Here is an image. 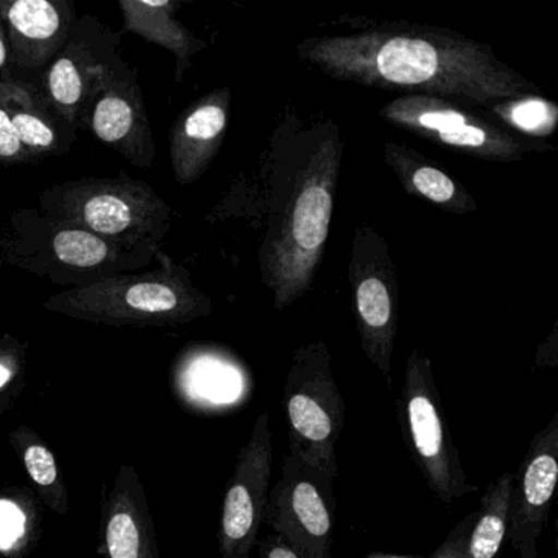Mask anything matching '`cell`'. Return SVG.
I'll use <instances>...</instances> for the list:
<instances>
[{
    "label": "cell",
    "mask_w": 558,
    "mask_h": 558,
    "mask_svg": "<svg viewBox=\"0 0 558 558\" xmlns=\"http://www.w3.org/2000/svg\"><path fill=\"white\" fill-rule=\"evenodd\" d=\"M296 57L332 80L403 96L457 97L483 109L538 93L486 45L423 25H384L362 34L306 38L296 47Z\"/></svg>",
    "instance_id": "1"
},
{
    "label": "cell",
    "mask_w": 558,
    "mask_h": 558,
    "mask_svg": "<svg viewBox=\"0 0 558 558\" xmlns=\"http://www.w3.org/2000/svg\"><path fill=\"white\" fill-rule=\"evenodd\" d=\"M162 251L130 246L48 217L40 208H15L0 230V266L24 270L76 289L165 260Z\"/></svg>",
    "instance_id": "2"
},
{
    "label": "cell",
    "mask_w": 558,
    "mask_h": 558,
    "mask_svg": "<svg viewBox=\"0 0 558 558\" xmlns=\"http://www.w3.org/2000/svg\"><path fill=\"white\" fill-rule=\"evenodd\" d=\"M44 308L106 325L165 326L207 316L214 303L184 266L165 259L148 272H126L48 296Z\"/></svg>",
    "instance_id": "3"
},
{
    "label": "cell",
    "mask_w": 558,
    "mask_h": 558,
    "mask_svg": "<svg viewBox=\"0 0 558 558\" xmlns=\"http://www.w3.org/2000/svg\"><path fill=\"white\" fill-rule=\"evenodd\" d=\"M339 166L341 143L336 133L310 159L270 243L264 274L279 310L305 295L315 279L331 225Z\"/></svg>",
    "instance_id": "4"
},
{
    "label": "cell",
    "mask_w": 558,
    "mask_h": 558,
    "mask_svg": "<svg viewBox=\"0 0 558 558\" xmlns=\"http://www.w3.org/2000/svg\"><path fill=\"white\" fill-rule=\"evenodd\" d=\"M48 217L76 225L130 246L161 251L172 227V208L148 182L120 172L116 178L58 182L38 194Z\"/></svg>",
    "instance_id": "5"
},
{
    "label": "cell",
    "mask_w": 558,
    "mask_h": 558,
    "mask_svg": "<svg viewBox=\"0 0 558 558\" xmlns=\"http://www.w3.org/2000/svg\"><path fill=\"white\" fill-rule=\"evenodd\" d=\"M283 408L289 421L290 456L315 470L326 485L338 478V447L345 420V403L331 371L325 342L303 345L293 355L283 385Z\"/></svg>",
    "instance_id": "6"
},
{
    "label": "cell",
    "mask_w": 558,
    "mask_h": 558,
    "mask_svg": "<svg viewBox=\"0 0 558 558\" xmlns=\"http://www.w3.org/2000/svg\"><path fill=\"white\" fill-rule=\"evenodd\" d=\"M397 407L401 436L436 498L449 506L478 492V486L469 482L459 449L447 429L433 365L417 349L408 357Z\"/></svg>",
    "instance_id": "7"
},
{
    "label": "cell",
    "mask_w": 558,
    "mask_h": 558,
    "mask_svg": "<svg viewBox=\"0 0 558 558\" xmlns=\"http://www.w3.org/2000/svg\"><path fill=\"white\" fill-rule=\"evenodd\" d=\"M119 32L94 15H81L66 44L35 86L54 112L77 133L84 130V113L113 73L125 66Z\"/></svg>",
    "instance_id": "8"
},
{
    "label": "cell",
    "mask_w": 558,
    "mask_h": 558,
    "mask_svg": "<svg viewBox=\"0 0 558 558\" xmlns=\"http://www.w3.org/2000/svg\"><path fill=\"white\" fill-rule=\"evenodd\" d=\"M385 122L486 161H521L532 148L493 120L442 97L401 96L381 107Z\"/></svg>",
    "instance_id": "9"
},
{
    "label": "cell",
    "mask_w": 558,
    "mask_h": 558,
    "mask_svg": "<svg viewBox=\"0 0 558 558\" xmlns=\"http://www.w3.org/2000/svg\"><path fill=\"white\" fill-rule=\"evenodd\" d=\"M263 522L302 558H332L335 488L315 470L287 453L282 473L269 492Z\"/></svg>",
    "instance_id": "10"
},
{
    "label": "cell",
    "mask_w": 558,
    "mask_h": 558,
    "mask_svg": "<svg viewBox=\"0 0 558 558\" xmlns=\"http://www.w3.org/2000/svg\"><path fill=\"white\" fill-rule=\"evenodd\" d=\"M357 328L368 361L391 385V355L398 329V282L387 244L374 231L355 236L351 269Z\"/></svg>",
    "instance_id": "11"
},
{
    "label": "cell",
    "mask_w": 558,
    "mask_h": 558,
    "mask_svg": "<svg viewBox=\"0 0 558 558\" xmlns=\"http://www.w3.org/2000/svg\"><path fill=\"white\" fill-rule=\"evenodd\" d=\"M272 460L270 416L264 411L257 416L228 483L220 522L221 557L251 558L269 498Z\"/></svg>",
    "instance_id": "12"
},
{
    "label": "cell",
    "mask_w": 558,
    "mask_h": 558,
    "mask_svg": "<svg viewBox=\"0 0 558 558\" xmlns=\"http://www.w3.org/2000/svg\"><path fill=\"white\" fill-rule=\"evenodd\" d=\"M558 482V414L532 437L512 480L508 542L521 558H538L537 542L547 527Z\"/></svg>",
    "instance_id": "13"
},
{
    "label": "cell",
    "mask_w": 558,
    "mask_h": 558,
    "mask_svg": "<svg viewBox=\"0 0 558 558\" xmlns=\"http://www.w3.org/2000/svg\"><path fill=\"white\" fill-rule=\"evenodd\" d=\"M84 130L135 168H153L156 145L136 68L126 63L110 76L84 113Z\"/></svg>",
    "instance_id": "14"
},
{
    "label": "cell",
    "mask_w": 558,
    "mask_h": 558,
    "mask_svg": "<svg viewBox=\"0 0 558 558\" xmlns=\"http://www.w3.org/2000/svg\"><path fill=\"white\" fill-rule=\"evenodd\" d=\"M76 19L70 0H0L14 80L37 84L66 44Z\"/></svg>",
    "instance_id": "15"
},
{
    "label": "cell",
    "mask_w": 558,
    "mask_h": 558,
    "mask_svg": "<svg viewBox=\"0 0 558 558\" xmlns=\"http://www.w3.org/2000/svg\"><path fill=\"white\" fill-rule=\"evenodd\" d=\"M231 90L215 89L187 107L169 132L172 172L181 185L197 182L217 158L230 116Z\"/></svg>",
    "instance_id": "16"
},
{
    "label": "cell",
    "mask_w": 558,
    "mask_h": 558,
    "mask_svg": "<svg viewBox=\"0 0 558 558\" xmlns=\"http://www.w3.org/2000/svg\"><path fill=\"white\" fill-rule=\"evenodd\" d=\"M0 107L8 112L19 140L38 162L63 158L77 142L71 129L35 84L24 81L0 83Z\"/></svg>",
    "instance_id": "17"
},
{
    "label": "cell",
    "mask_w": 558,
    "mask_h": 558,
    "mask_svg": "<svg viewBox=\"0 0 558 558\" xmlns=\"http://www.w3.org/2000/svg\"><path fill=\"white\" fill-rule=\"evenodd\" d=\"M125 34L138 35L146 44L165 48L175 60V83L184 81L185 71L192 66V57L207 50V44L195 37L178 21L179 2L175 0H119Z\"/></svg>",
    "instance_id": "18"
},
{
    "label": "cell",
    "mask_w": 558,
    "mask_h": 558,
    "mask_svg": "<svg viewBox=\"0 0 558 558\" xmlns=\"http://www.w3.org/2000/svg\"><path fill=\"white\" fill-rule=\"evenodd\" d=\"M385 159L408 194L430 202L452 214L463 215L476 210V202L459 182L453 181L442 169L427 161L420 153L408 148L404 143H387Z\"/></svg>",
    "instance_id": "19"
},
{
    "label": "cell",
    "mask_w": 558,
    "mask_h": 558,
    "mask_svg": "<svg viewBox=\"0 0 558 558\" xmlns=\"http://www.w3.org/2000/svg\"><path fill=\"white\" fill-rule=\"evenodd\" d=\"M514 473L505 472L486 488L480 501L478 518L470 531L463 558H498L508 541L509 495Z\"/></svg>",
    "instance_id": "20"
},
{
    "label": "cell",
    "mask_w": 558,
    "mask_h": 558,
    "mask_svg": "<svg viewBox=\"0 0 558 558\" xmlns=\"http://www.w3.org/2000/svg\"><path fill=\"white\" fill-rule=\"evenodd\" d=\"M492 116L508 123L511 129L525 135L547 136L558 123V107L544 97L525 96L521 99L502 100L488 107Z\"/></svg>",
    "instance_id": "21"
},
{
    "label": "cell",
    "mask_w": 558,
    "mask_h": 558,
    "mask_svg": "<svg viewBox=\"0 0 558 558\" xmlns=\"http://www.w3.org/2000/svg\"><path fill=\"white\" fill-rule=\"evenodd\" d=\"M227 372L215 368V365H195L189 374V390L195 397L207 398L215 403H228L234 397L230 390Z\"/></svg>",
    "instance_id": "22"
},
{
    "label": "cell",
    "mask_w": 558,
    "mask_h": 558,
    "mask_svg": "<svg viewBox=\"0 0 558 558\" xmlns=\"http://www.w3.org/2000/svg\"><path fill=\"white\" fill-rule=\"evenodd\" d=\"M107 544L112 558H138L140 531L132 515L119 512L110 519Z\"/></svg>",
    "instance_id": "23"
},
{
    "label": "cell",
    "mask_w": 558,
    "mask_h": 558,
    "mask_svg": "<svg viewBox=\"0 0 558 558\" xmlns=\"http://www.w3.org/2000/svg\"><path fill=\"white\" fill-rule=\"evenodd\" d=\"M21 165H38V161L22 145L8 112L0 107V166Z\"/></svg>",
    "instance_id": "24"
},
{
    "label": "cell",
    "mask_w": 558,
    "mask_h": 558,
    "mask_svg": "<svg viewBox=\"0 0 558 558\" xmlns=\"http://www.w3.org/2000/svg\"><path fill=\"white\" fill-rule=\"evenodd\" d=\"M24 511L9 499H0V551H9L25 534Z\"/></svg>",
    "instance_id": "25"
},
{
    "label": "cell",
    "mask_w": 558,
    "mask_h": 558,
    "mask_svg": "<svg viewBox=\"0 0 558 558\" xmlns=\"http://www.w3.org/2000/svg\"><path fill=\"white\" fill-rule=\"evenodd\" d=\"M25 466L32 478L41 486L53 485L58 476L57 462L50 450L41 446L28 447L25 452Z\"/></svg>",
    "instance_id": "26"
},
{
    "label": "cell",
    "mask_w": 558,
    "mask_h": 558,
    "mask_svg": "<svg viewBox=\"0 0 558 558\" xmlns=\"http://www.w3.org/2000/svg\"><path fill=\"white\" fill-rule=\"evenodd\" d=\"M478 512H470L466 514L452 531L449 532L442 544L436 548L429 558H463L465 554L466 541H469L470 531L475 524Z\"/></svg>",
    "instance_id": "27"
},
{
    "label": "cell",
    "mask_w": 558,
    "mask_h": 558,
    "mask_svg": "<svg viewBox=\"0 0 558 558\" xmlns=\"http://www.w3.org/2000/svg\"><path fill=\"white\" fill-rule=\"evenodd\" d=\"M259 558H302L280 535L267 534L257 542Z\"/></svg>",
    "instance_id": "28"
},
{
    "label": "cell",
    "mask_w": 558,
    "mask_h": 558,
    "mask_svg": "<svg viewBox=\"0 0 558 558\" xmlns=\"http://www.w3.org/2000/svg\"><path fill=\"white\" fill-rule=\"evenodd\" d=\"M14 80L12 73L11 48H9L8 31L4 22L0 21V83Z\"/></svg>",
    "instance_id": "29"
},
{
    "label": "cell",
    "mask_w": 558,
    "mask_h": 558,
    "mask_svg": "<svg viewBox=\"0 0 558 558\" xmlns=\"http://www.w3.org/2000/svg\"><path fill=\"white\" fill-rule=\"evenodd\" d=\"M14 355L0 354V388H4L14 378Z\"/></svg>",
    "instance_id": "30"
},
{
    "label": "cell",
    "mask_w": 558,
    "mask_h": 558,
    "mask_svg": "<svg viewBox=\"0 0 558 558\" xmlns=\"http://www.w3.org/2000/svg\"><path fill=\"white\" fill-rule=\"evenodd\" d=\"M364 558H429L426 555H397L388 551H371Z\"/></svg>",
    "instance_id": "31"
}]
</instances>
